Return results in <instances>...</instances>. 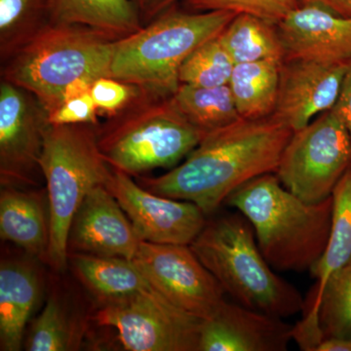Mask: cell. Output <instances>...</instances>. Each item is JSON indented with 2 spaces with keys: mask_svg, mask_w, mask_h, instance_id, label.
<instances>
[{
  "mask_svg": "<svg viewBox=\"0 0 351 351\" xmlns=\"http://www.w3.org/2000/svg\"><path fill=\"white\" fill-rule=\"evenodd\" d=\"M293 133L274 115L242 119L207 133L181 165L159 177H140L138 184L164 197L195 203L210 217L246 182L276 174Z\"/></svg>",
  "mask_w": 351,
  "mask_h": 351,
  "instance_id": "6da1fadb",
  "label": "cell"
},
{
  "mask_svg": "<svg viewBox=\"0 0 351 351\" xmlns=\"http://www.w3.org/2000/svg\"><path fill=\"white\" fill-rule=\"evenodd\" d=\"M225 203L250 221L260 250L272 269L311 271L326 248L332 196L321 202H306L269 173L240 186Z\"/></svg>",
  "mask_w": 351,
  "mask_h": 351,
  "instance_id": "7a4b0ae2",
  "label": "cell"
},
{
  "mask_svg": "<svg viewBox=\"0 0 351 351\" xmlns=\"http://www.w3.org/2000/svg\"><path fill=\"white\" fill-rule=\"evenodd\" d=\"M256 239L250 221L237 212L207 219L189 246L237 304L280 318L302 313L301 293L272 270Z\"/></svg>",
  "mask_w": 351,
  "mask_h": 351,
  "instance_id": "3957f363",
  "label": "cell"
},
{
  "mask_svg": "<svg viewBox=\"0 0 351 351\" xmlns=\"http://www.w3.org/2000/svg\"><path fill=\"white\" fill-rule=\"evenodd\" d=\"M237 14L186 13L169 9L147 27L115 40L110 76L169 98L179 89L180 69L199 46L219 34Z\"/></svg>",
  "mask_w": 351,
  "mask_h": 351,
  "instance_id": "277c9868",
  "label": "cell"
},
{
  "mask_svg": "<svg viewBox=\"0 0 351 351\" xmlns=\"http://www.w3.org/2000/svg\"><path fill=\"white\" fill-rule=\"evenodd\" d=\"M114 43L88 27L48 23L2 63V80L34 95L49 115L69 83L110 76Z\"/></svg>",
  "mask_w": 351,
  "mask_h": 351,
  "instance_id": "5b68a950",
  "label": "cell"
},
{
  "mask_svg": "<svg viewBox=\"0 0 351 351\" xmlns=\"http://www.w3.org/2000/svg\"><path fill=\"white\" fill-rule=\"evenodd\" d=\"M39 166L49 201L47 263L62 272L69 263V233L73 217L92 189L107 184L112 168L101 154L97 128L92 124L48 123Z\"/></svg>",
  "mask_w": 351,
  "mask_h": 351,
  "instance_id": "8992f818",
  "label": "cell"
},
{
  "mask_svg": "<svg viewBox=\"0 0 351 351\" xmlns=\"http://www.w3.org/2000/svg\"><path fill=\"white\" fill-rule=\"evenodd\" d=\"M205 135L184 119L171 97L147 92L97 129L99 149L105 160L112 169L131 177L173 167Z\"/></svg>",
  "mask_w": 351,
  "mask_h": 351,
  "instance_id": "52a82bcc",
  "label": "cell"
},
{
  "mask_svg": "<svg viewBox=\"0 0 351 351\" xmlns=\"http://www.w3.org/2000/svg\"><path fill=\"white\" fill-rule=\"evenodd\" d=\"M350 165V134L332 107L293 133L276 175L298 197L317 203L331 197Z\"/></svg>",
  "mask_w": 351,
  "mask_h": 351,
  "instance_id": "ba28073f",
  "label": "cell"
},
{
  "mask_svg": "<svg viewBox=\"0 0 351 351\" xmlns=\"http://www.w3.org/2000/svg\"><path fill=\"white\" fill-rule=\"evenodd\" d=\"M92 320L115 332L128 351H198L202 320L168 301L152 285L98 304Z\"/></svg>",
  "mask_w": 351,
  "mask_h": 351,
  "instance_id": "9c48e42d",
  "label": "cell"
},
{
  "mask_svg": "<svg viewBox=\"0 0 351 351\" xmlns=\"http://www.w3.org/2000/svg\"><path fill=\"white\" fill-rule=\"evenodd\" d=\"M132 261L168 301L201 319L213 315L226 301L223 287L189 245L142 240Z\"/></svg>",
  "mask_w": 351,
  "mask_h": 351,
  "instance_id": "30bf717a",
  "label": "cell"
},
{
  "mask_svg": "<svg viewBox=\"0 0 351 351\" xmlns=\"http://www.w3.org/2000/svg\"><path fill=\"white\" fill-rule=\"evenodd\" d=\"M48 114L34 95L13 83H0V182L36 186Z\"/></svg>",
  "mask_w": 351,
  "mask_h": 351,
  "instance_id": "8fae6325",
  "label": "cell"
},
{
  "mask_svg": "<svg viewBox=\"0 0 351 351\" xmlns=\"http://www.w3.org/2000/svg\"><path fill=\"white\" fill-rule=\"evenodd\" d=\"M106 186L143 241L191 245L206 225L208 217L195 203L152 193L125 173L112 169Z\"/></svg>",
  "mask_w": 351,
  "mask_h": 351,
  "instance_id": "7c38bea8",
  "label": "cell"
},
{
  "mask_svg": "<svg viewBox=\"0 0 351 351\" xmlns=\"http://www.w3.org/2000/svg\"><path fill=\"white\" fill-rule=\"evenodd\" d=\"M350 64L283 60L274 117L293 132L308 125L338 100Z\"/></svg>",
  "mask_w": 351,
  "mask_h": 351,
  "instance_id": "4fadbf2b",
  "label": "cell"
},
{
  "mask_svg": "<svg viewBox=\"0 0 351 351\" xmlns=\"http://www.w3.org/2000/svg\"><path fill=\"white\" fill-rule=\"evenodd\" d=\"M142 241L119 201L106 186L92 189L73 217L69 254L133 260Z\"/></svg>",
  "mask_w": 351,
  "mask_h": 351,
  "instance_id": "5bb4252c",
  "label": "cell"
},
{
  "mask_svg": "<svg viewBox=\"0 0 351 351\" xmlns=\"http://www.w3.org/2000/svg\"><path fill=\"white\" fill-rule=\"evenodd\" d=\"M284 318L225 301L201 323L198 351H285L294 325Z\"/></svg>",
  "mask_w": 351,
  "mask_h": 351,
  "instance_id": "9a60e30c",
  "label": "cell"
},
{
  "mask_svg": "<svg viewBox=\"0 0 351 351\" xmlns=\"http://www.w3.org/2000/svg\"><path fill=\"white\" fill-rule=\"evenodd\" d=\"M285 59L351 62V17L319 5H300L276 25Z\"/></svg>",
  "mask_w": 351,
  "mask_h": 351,
  "instance_id": "2e32d148",
  "label": "cell"
},
{
  "mask_svg": "<svg viewBox=\"0 0 351 351\" xmlns=\"http://www.w3.org/2000/svg\"><path fill=\"white\" fill-rule=\"evenodd\" d=\"M0 237L27 256L47 262L50 210L47 191L1 186Z\"/></svg>",
  "mask_w": 351,
  "mask_h": 351,
  "instance_id": "e0dca14e",
  "label": "cell"
},
{
  "mask_svg": "<svg viewBox=\"0 0 351 351\" xmlns=\"http://www.w3.org/2000/svg\"><path fill=\"white\" fill-rule=\"evenodd\" d=\"M43 279L36 263L3 258L0 263V350L22 348L25 326L40 300Z\"/></svg>",
  "mask_w": 351,
  "mask_h": 351,
  "instance_id": "ac0fdd59",
  "label": "cell"
},
{
  "mask_svg": "<svg viewBox=\"0 0 351 351\" xmlns=\"http://www.w3.org/2000/svg\"><path fill=\"white\" fill-rule=\"evenodd\" d=\"M332 215L329 239L319 260L311 269L315 279L304 299L302 318L298 326L306 334L319 332L317 306L328 279L351 256V165L332 191Z\"/></svg>",
  "mask_w": 351,
  "mask_h": 351,
  "instance_id": "d6986e66",
  "label": "cell"
},
{
  "mask_svg": "<svg viewBox=\"0 0 351 351\" xmlns=\"http://www.w3.org/2000/svg\"><path fill=\"white\" fill-rule=\"evenodd\" d=\"M46 7L50 24L80 25L115 40L143 27L131 0H46Z\"/></svg>",
  "mask_w": 351,
  "mask_h": 351,
  "instance_id": "ffe728a7",
  "label": "cell"
},
{
  "mask_svg": "<svg viewBox=\"0 0 351 351\" xmlns=\"http://www.w3.org/2000/svg\"><path fill=\"white\" fill-rule=\"evenodd\" d=\"M69 263L98 304L126 297L151 285L128 258L71 253Z\"/></svg>",
  "mask_w": 351,
  "mask_h": 351,
  "instance_id": "44dd1931",
  "label": "cell"
},
{
  "mask_svg": "<svg viewBox=\"0 0 351 351\" xmlns=\"http://www.w3.org/2000/svg\"><path fill=\"white\" fill-rule=\"evenodd\" d=\"M281 63L267 60L235 64L228 86L242 119H260L274 114Z\"/></svg>",
  "mask_w": 351,
  "mask_h": 351,
  "instance_id": "7402d4cb",
  "label": "cell"
},
{
  "mask_svg": "<svg viewBox=\"0 0 351 351\" xmlns=\"http://www.w3.org/2000/svg\"><path fill=\"white\" fill-rule=\"evenodd\" d=\"M218 39L235 64L285 59L276 25L249 14H237Z\"/></svg>",
  "mask_w": 351,
  "mask_h": 351,
  "instance_id": "603a6c76",
  "label": "cell"
},
{
  "mask_svg": "<svg viewBox=\"0 0 351 351\" xmlns=\"http://www.w3.org/2000/svg\"><path fill=\"white\" fill-rule=\"evenodd\" d=\"M171 99L184 119L205 134L242 119L228 85L200 87L181 84Z\"/></svg>",
  "mask_w": 351,
  "mask_h": 351,
  "instance_id": "cb8c5ba5",
  "label": "cell"
},
{
  "mask_svg": "<svg viewBox=\"0 0 351 351\" xmlns=\"http://www.w3.org/2000/svg\"><path fill=\"white\" fill-rule=\"evenodd\" d=\"M85 322L76 319L60 297L51 295L43 311L32 323L25 341L29 351L77 350L82 343Z\"/></svg>",
  "mask_w": 351,
  "mask_h": 351,
  "instance_id": "d4e9b609",
  "label": "cell"
},
{
  "mask_svg": "<svg viewBox=\"0 0 351 351\" xmlns=\"http://www.w3.org/2000/svg\"><path fill=\"white\" fill-rule=\"evenodd\" d=\"M48 23L46 0H0L2 63L31 40Z\"/></svg>",
  "mask_w": 351,
  "mask_h": 351,
  "instance_id": "484cf974",
  "label": "cell"
},
{
  "mask_svg": "<svg viewBox=\"0 0 351 351\" xmlns=\"http://www.w3.org/2000/svg\"><path fill=\"white\" fill-rule=\"evenodd\" d=\"M323 339L351 338V256L328 279L317 306Z\"/></svg>",
  "mask_w": 351,
  "mask_h": 351,
  "instance_id": "4316f807",
  "label": "cell"
},
{
  "mask_svg": "<svg viewBox=\"0 0 351 351\" xmlns=\"http://www.w3.org/2000/svg\"><path fill=\"white\" fill-rule=\"evenodd\" d=\"M235 64L218 38L193 51L180 69L181 84L200 87L228 85Z\"/></svg>",
  "mask_w": 351,
  "mask_h": 351,
  "instance_id": "83f0119b",
  "label": "cell"
},
{
  "mask_svg": "<svg viewBox=\"0 0 351 351\" xmlns=\"http://www.w3.org/2000/svg\"><path fill=\"white\" fill-rule=\"evenodd\" d=\"M195 10H225L237 14H249L277 25L295 8L299 0H186Z\"/></svg>",
  "mask_w": 351,
  "mask_h": 351,
  "instance_id": "f1b7e54d",
  "label": "cell"
},
{
  "mask_svg": "<svg viewBox=\"0 0 351 351\" xmlns=\"http://www.w3.org/2000/svg\"><path fill=\"white\" fill-rule=\"evenodd\" d=\"M145 92L136 85L104 76L95 80L91 96L99 112L112 117L123 112Z\"/></svg>",
  "mask_w": 351,
  "mask_h": 351,
  "instance_id": "f546056e",
  "label": "cell"
},
{
  "mask_svg": "<svg viewBox=\"0 0 351 351\" xmlns=\"http://www.w3.org/2000/svg\"><path fill=\"white\" fill-rule=\"evenodd\" d=\"M98 114V108L91 94H88L64 103L61 107L48 115V123L51 125H96Z\"/></svg>",
  "mask_w": 351,
  "mask_h": 351,
  "instance_id": "4dcf8cb0",
  "label": "cell"
},
{
  "mask_svg": "<svg viewBox=\"0 0 351 351\" xmlns=\"http://www.w3.org/2000/svg\"><path fill=\"white\" fill-rule=\"evenodd\" d=\"M334 108L345 122L351 137V62L346 69L338 100L335 104Z\"/></svg>",
  "mask_w": 351,
  "mask_h": 351,
  "instance_id": "1f68e13d",
  "label": "cell"
},
{
  "mask_svg": "<svg viewBox=\"0 0 351 351\" xmlns=\"http://www.w3.org/2000/svg\"><path fill=\"white\" fill-rule=\"evenodd\" d=\"M177 0H133L138 12L147 20L158 17L169 10Z\"/></svg>",
  "mask_w": 351,
  "mask_h": 351,
  "instance_id": "d6a6232c",
  "label": "cell"
},
{
  "mask_svg": "<svg viewBox=\"0 0 351 351\" xmlns=\"http://www.w3.org/2000/svg\"><path fill=\"white\" fill-rule=\"evenodd\" d=\"M300 5H319L343 17H351V0H299Z\"/></svg>",
  "mask_w": 351,
  "mask_h": 351,
  "instance_id": "836d02e7",
  "label": "cell"
},
{
  "mask_svg": "<svg viewBox=\"0 0 351 351\" xmlns=\"http://www.w3.org/2000/svg\"><path fill=\"white\" fill-rule=\"evenodd\" d=\"M93 83L94 80H90V78H80V80L69 83L64 92L63 104L68 101L80 98V97L85 96V95L91 94Z\"/></svg>",
  "mask_w": 351,
  "mask_h": 351,
  "instance_id": "e575fe53",
  "label": "cell"
},
{
  "mask_svg": "<svg viewBox=\"0 0 351 351\" xmlns=\"http://www.w3.org/2000/svg\"><path fill=\"white\" fill-rule=\"evenodd\" d=\"M315 351H351V338L322 339Z\"/></svg>",
  "mask_w": 351,
  "mask_h": 351,
  "instance_id": "d590c367",
  "label": "cell"
}]
</instances>
